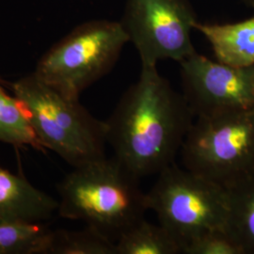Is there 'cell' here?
Instances as JSON below:
<instances>
[{
  "instance_id": "cell-13",
  "label": "cell",
  "mask_w": 254,
  "mask_h": 254,
  "mask_svg": "<svg viewBox=\"0 0 254 254\" xmlns=\"http://www.w3.org/2000/svg\"><path fill=\"white\" fill-rule=\"evenodd\" d=\"M115 243L117 254H178L183 249L168 229L146 218L124 232Z\"/></svg>"
},
{
  "instance_id": "cell-11",
  "label": "cell",
  "mask_w": 254,
  "mask_h": 254,
  "mask_svg": "<svg viewBox=\"0 0 254 254\" xmlns=\"http://www.w3.org/2000/svg\"><path fill=\"white\" fill-rule=\"evenodd\" d=\"M229 212L225 230L243 250L254 254V174L228 188Z\"/></svg>"
},
{
  "instance_id": "cell-5",
  "label": "cell",
  "mask_w": 254,
  "mask_h": 254,
  "mask_svg": "<svg viewBox=\"0 0 254 254\" xmlns=\"http://www.w3.org/2000/svg\"><path fill=\"white\" fill-rule=\"evenodd\" d=\"M184 167L228 189L254 174V109L194 120L182 146Z\"/></svg>"
},
{
  "instance_id": "cell-3",
  "label": "cell",
  "mask_w": 254,
  "mask_h": 254,
  "mask_svg": "<svg viewBox=\"0 0 254 254\" xmlns=\"http://www.w3.org/2000/svg\"><path fill=\"white\" fill-rule=\"evenodd\" d=\"M9 87L45 149L73 168L106 156V123L92 116L79 99L65 96L33 72Z\"/></svg>"
},
{
  "instance_id": "cell-6",
  "label": "cell",
  "mask_w": 254,
  "mask_h": 254,
  "mask_svg": "<svg viewBox=\"0 0 254 254\" xmlns=\"http://www.w3.org/2000/svg\"><path fill=\"white\" fill-rule=\"evenodd\" d=\"M149 210L182 247L211 229H225L229 212L227 189L175 164L157 174L147 193ZM183 251V249H182Z\"/></svg>"
},
{
  "instance_id": "cell-18",
  "label": "cell",
  "mask_w": 254,
  "mask_h": 254,
  "mask_svg": "<svg viewBox=\"0 0 254 254\" xmlns=\"http://www.w3.org/2000/svg\"><path fill=\"white\" fill-rule=\"evenodd\" d=\"M0 82H1V81H0Z\"/></svg>"
},
{
  "instance_id": "cell-1",
  "label": "cell",
  "mask_w": 254,
  "mask_h": 254,
  "mask_svg": "<svg viewBox=\"0 0 254 254\" xmlns=\"http://www.w3.org/2000/svg\"><path fill=\"white\" fill-rule=\"evenodd\" d=\"M195 120L183 93L173 90L157 65H141L136 83L105 121L113 156L139 179L174 164Z\"/></svg>"
},
{
  "instance_id": "cell-15",
  "label": "cell",
  "mask_w": 254,
  "mask_h": 254,
  "mask_svg": "<svg viewBox=\"0 0 254 254\" xmlns=\"http://www.w3.org/2000/svg\"><path fill=\"white\" fill-rule=\"evenodd\" d=\"M47 254H117L116 243L95 228L54 230Z\"/></svg>"
},
{
  "instance_id": "cell-17",
  "label": "cell",
  "mask_w": 254,
  "mask_h": 254,
  "mask_svg": "<svg viewBox=\"0 0 254 254\" xmlns=\"http://www.w3.org/2000/svg\"><path fill=\"white\" fill-rule=\"evenodd\" d=\"M247 7L251 8L254 10V0H241Z\"/></svg>"
},
{
  "instance_id": "cell-2",
  "label": "cell",
  "mask_w": 254,
  "mask_h": 254,
  "mask_svg": "<svg viewBox=\"0 0 254 254\" xmlns=\"http://www.w3.org/2000/svg\"><path fill=\"white\" fill-rule=\"evenodd\" d=\"M139 180L115 156L74 167L58 184V214L95 228L116 242L149 210Z\"/></svg>"
},
{
  "instance_id": "cell-10",
  "label": "cell",
  "mask_w": 254,
  "mask_h": 254,
  "mask_svg": "<svg viewBox=\"0 0 254 254\" xmlns=\"http://www.w3.org/2000/svg\"><path fill=\"white\" fill-rule=\"evenodd\" d=\"M208 41L217 61L222 64L249 67L254 65V15L228 24L194 25Z\"/></svg>"
},
{
  "instance_id": "cell-14",
  "label": "cell",
  "mask_w": 254,
  "mask_h": 254,
  "mask_svg": "<svg viewBox=\"0 0 254 254\" xmlns=\"http://www.w3.org/2000/svg\"><path fill=\"white\" fill-rule=\"evenodd\" d=\"M0 142L16 146H29L44 151L33 131L26 111L16 97L9 95L1 87L0 82Z\"/></svg>"
},
{
  "instance_id": "cell-12",
  "label": "cell",
  "mask_w": 254,
  "mask_h": 254,
  "mask_svg": "<svg viewBox=\"0 0 254 254\" xmlns=\"http://www.w3.org/2000/svg\"><path fill=\"white\" fill-rule=\"evenodd\" d=\"M53 231L46 222L0 217V254H47Z\"/></svg>"
},
{
  "instance_id": "cell-8",
  "label": "cell",
  "mask_w": 254,
  "mask_h": 254,
  "mask_svg": "<svg viewBox=\"0 0 254 254\" xmlns=\"http://www.w3.org/2000/svg\"><path fill=\"white\" fill-rule=\"evenodd\" d=\"M179 64L182 93L195 118L254 109V65L236 67L197 51Z\"/></svg>"
},
{
  "instance_id": "cell-4",
  "label": "cell",
  "mask_w": 254,
  "mask_h": 254,
  "mask_svg": "<svg viewBox=\"0 0 254 254\" xmlns=\"http://www.w3.org/2000/svg\"><path fill=\"white\" fill-rule=\"evenodd\" d=\"M127 43L120 22H85L51 46L33 73L65 96L79 99L83 91L112 71Z\"/></svg>"
},
{
  "instance_id": "cell-7",
  "label": "cell",
  "mask_w": 254,
  "mask_h": 254,
  "mask_svg": "<svg viewBox=\"0 0 254 254\" xmlns=\"http://www.w3.org/2000/svg\"><path fill=\"white\" fill-rule=\"evenodd\" d=\"M197 22L190 0H126L120 21L141 65L179 64L196 52L191 33Z\"/></svg>"
},
{
  "instance_id": "cell-9",
  "label": "cell",
  "mask_w": 254,
  "mask_h": 254,
  "mask_svg": "<svg viewBox=\"0 0 254 254\" xmlns=\"http://www.w3.org/2000/svg\"><path fill=\"white\" fill-rule=\"evenodd\" d=\"M58 207V200L0 166V217L46 222Z\"/></svg>"
},
{
  "instance_id": "cell-16",
  "label": "cell",
  "mask_w": 254,
  "mask_h": 254,
  "mask_svg": "<svg viewBox=\"0 0 254 254\" xmlns=\"http://www.w3.org/2000/svg\"><path fill=\"white\" fill-rule=\"evenodd\" d=\"M182 254H244V252L225 229H211L186 242Z\"/></svg>"
}]
</instances>
